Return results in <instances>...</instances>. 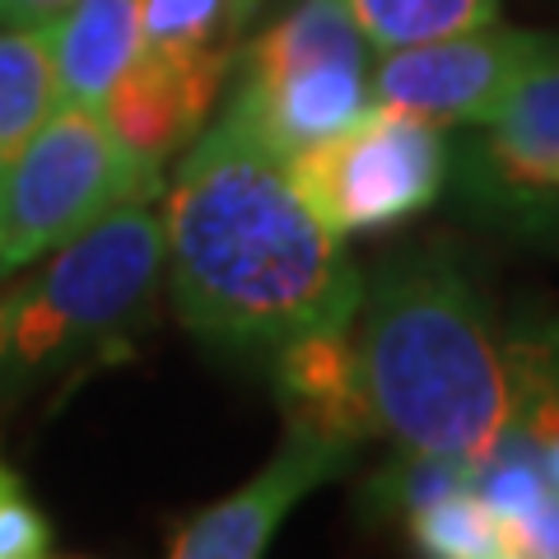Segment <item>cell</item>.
<instances>
[{"label":"cell","instance_id":"obj_1","mask_svg":"<svg viewBox=\"0 0 559 559\" xmlns=\"http://www.w3.org/2000/svg\"><path fill=\"white\" fill-rule=\"evenodd\" d=\"M173 308L197 341L271 355L304 331L355 322L364 275L289 178V159L224 108L164 191Z\"/></svg>","mask_w":559,"mask_h":559},{"label":"cell","instance_id":"obj_2","mask_svg":"<svg viewBox=\"0 0 559 559\" xmlns=\"http://www.w3.org/2000/svg\"><path fill=\"white\" fill-rule=\"evenodd\" d=\"M359 382L396 448L480 466L513 425V364L485 299L443 252H406L364 285L355 312Z\"/></svg>","mask_w":559,"mask_h":559},{"label":"cell","instance_id":"obj_3","mask_svg":"<svg viewBox=\"0 0 559 559\" xmlns=\"http://www.w3.org/2000/svg\"><path fill=\"white\" fill-rule=\"evenodd\" d=\"M164 275V215L127 201L47 252L0 299V396L117 355L145 326Z\"/></svg>","mask_w":559,"mask_h":559},{"label":"cell","instance_id":"obj_4","mask_svg":"<svg viewBox=\"0 0 559 559\" xmlns=\"http://www.w3.org/2000/svg\"><path fill=\"white\" fill-rule=\"evenodd\" d=\"M164 197V173L131 159L98 108H57L0 159V275L24 271L127 201Z\"/></svg>","mask_w":559,"mask_h":559},{"label":"cell","instance_id":"obj_5","mask_svg":"<svg viewBox=\"0 0 559 559\" xmlns=\"http://www.w3.org/2000/svg\"><path fill=\"white\" fill-rule=\"evenodd\" d=\"M369 51L349 0H299L248 51H238L242 80L234 108L280 159H294L373 103Z\"/></svg>","mask_w":559,"mask_h":559},{"label":"cell","instance_id":"obj_6","mask_svg":"<svg viewBox=\"0 0 559 559\" xmlns=\"http://www.w3.org/2000/svg\"><path fill=\"white\" fill-rule=\"evenodd\" d=\"M448 173L452 150L443 127L388 108V103H369L355 121L312 140L289 159L299 197L341 238L392 229V224L429 210L439 201Z\"/></svg>","mask_w":559,"mask_h":559},{"label":"cell","instance_id":"obj_7","mask_svg":"<svg viewBox=\"0 0 559 559\" xmlns=\"http://www.w3.org/2000/svg\"><path fill=\"white\" fill-rule=\"evenodd\" d=\"M457 187L471 215L550 238L559 197V38L462 145Z\"/></svg>","mask_w":559,"mask_h":559},{"label":"cell","instance_id":"obj_8","mask_svg":"<svg viewBox=\"0 0 559 559\" xmlns=\"http://www.w3.org/2000/svg\"><path fill=\"white\" fill-rule=\"evenodd\" d=\"M555 38L527 28H503L499 20L452 38L415 43L382 51V61L369 70V94L373 103L415 112L433 127H480L518 75L527 70Z\"/></svg>","mask_w":559,"mask_h":559},{"label":"cell","instance_id":"obj_9","mask_svg":"<svg viewBox=\"0 0 559 559\" xmlns=\"http://www.w3.org/2000/svg\"><path fill=\"white\" fill-rule=\"evenodd\" d=\"M355 457V448L312 439L304 429H289L280 452L257 471V476L215 499L210 509L182 518L168 536V555L178 559H257L271 550L275 532L299 509L318 485Z\"/></svg>","mask_w":559,"mask_h":559},{"label":"cell","instance_id":"obj_10","mask_svg":"<svg viewBox=\"0 0 559 559\" xmlns=\"http://www.w3.org/2000/svg\"><path fill=\"white\" fill-rule=\"evenodd\" d=\"M234 66L238 51H140L98 112L131 159L164 173L205 131V112Z\"/></svg>","mask_w":559,"mask_h":559},{"label":"cell","instance_id":"obj_11","mask_svg":"<svg viewBox=\"0 0 559 559\" xmlns=\"http://www.w3.org/2000/svg\"><path fill=\"white\" fill-rule=\"evenodd\" d=\"M271 382L285 406L289 429H304L312 439L359 448L373 439V411L359 382V349L355 322L304 331L271 349Z\"/></svg>","mask_w":559,"mask_h":559},{"label":"cell","instance_id":"obj_12","mask_svg":"<svg viewBox=\"0 0 559 559\" xmlns=\"http://www.w3.org/2000/svg\"><path fill=\"white\" fill-rule=\"evenodd\" d=\"M61 108H103L117 75L140 57L135 0H70L51 24Z\"/></svg>","mask_w":559,"mask_h":559},{"label":"cell","instance_id":"obj_13","mask_svg":"<svg viewBox=\"0 0 559 559\" xmlns=\"http://www.w3.org/2000/svg\"><path fill=\"white\" fill-rule=\"evenodd\" d=\"M57 108L51 24H0V154L20 150Z\"/></svg>","mask_w":559,"mask_h":559},{"label":"cell","instance_id":"obj_14","mask_svg":"<svg viewBox=\"0 0 559 559\" xmlns=\"http://www.w3.org/2000/svg\"><path fill=\"white\" fill-rule=\"evenodd\" d=\"M359 33L373 51H396L499 20V0H349Z\"/></svg>","mask_w":559,"mask_h":559},{"label":"cell","instance_id":"obj_15","mask_svg":"<svg viewBox=\"0 0 559 559\" xmlns=\"http://www.w3.org/2000/svg\"><path fill=\"white\" fill-rule=\"evenodd\" d=\"M140 51H238L261 0H135Z\"/></svg>","mask_w":559,"mask_h":559},{"label":"cell","instance_id":"obj_16","mask_svg":"<svg viewBox=\"0 0 559 559\" xmlns=\"http://www.w3.org/2000/svg\"><path fill=\"white\" fill-rule=\"evenodd\" d=\"M457 489H471V466L457 457H439V452L396 448V457L364 485V513L373 518H401L429 509Z\"/></svg>","mask_w":559,"mask_h":559},{"label":"cell","instance_id":"obj_17","mask_svg":"<svg viewBox=\"0 0 559 559\" xmlns=\"http://www.w3.org/2000/svg\"><path fill=\"white\" fill-rule=\"evenodd\" d=\"M411 546L433 559H503L499 522L480 503L476 489H457L429 509L406 518Z\"/></svg>","mask_w":559,"mask_h":559},{"label":"cell","instance_id":"obj_18","mask_svg":"<svg viewBox=\"0 0 559 559\" xmlns=\"http://www.w3.org/2000/svg\"><path fill=\"white\" fill-rule=\"evenodd\" d=\"M57 550V532L43 503L28 495L20 471L0 462V559H47Z\"/></svg>","mask_w":559,"mask_h":559},{"label":"cell","instance_id":"obj_19","mask_svg":"<svg viewBox=\"0 0 559 559\" xmlns=\"http://www.w3.org/2000/svg\"><path fill=\"white\" fill-rule=\"evenodd\" d=\"M503 559H559V489L540 495L532 509L499 518Z\"/></svg>","mask_w":559,"mask_h":559},{"label":"cell","instance_id":"obj_20","mask_svg":"<svg viewBox=\"0 0 559 559\" xmlns=\"http://www.w3.org/2000/svg\"><path fill=\"white\" fill-rule=\"evenodd\" d=\"M70 0H0V20L5 24H57V14Z\"/></svg>","mask_w":559,"mask_h":559},{"label":"cell","instance_id":"obj_21","mask_svg":"<svg viewBox=\"0 0 559 559\" xmlns=\"http://www.w3.org/2000/svg\"><path fill=\"white\" fill-rule=\"evenodd\" d=\"M550 238H559V197H555V229H550Z\"/></svg>","mask_w":559,"mask_h":559},{"label":"cell","instance_id":"obj_22","mask_svg":"<svg viewBox=\"0 0 559 559\" xmlns=\"http://www.w3.org/2000/svg\"><path fill=\"white\" fill-rule=\"evenodd\" d=\"M0 159H5V154H0Z\"/></svg>","mask_w":559,"mask_h":559}]
</instances>
